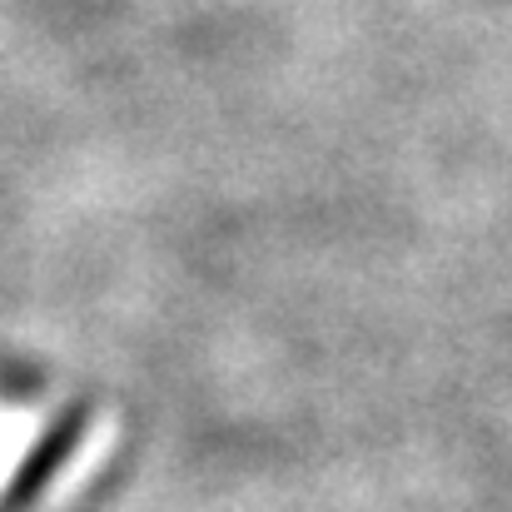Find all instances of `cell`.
<instances>
[{
	"label": "cell",
	"instance_id": "cell-1",
	"mask_svg": "<svg viewBox=\"0 0 512 512\" xmlns=\"http://www.w3.org/2000/svg\"><path fill=\"white\" fill-rule=\"evenodd\" d=\"M80 423H85V413H65V423L35 443V453L15 468L10 488L0 493V512H25L40 493H45V488H50V478H55V473H60V463L70 458V443H75Z\"/></svg>",
	"mask_w": 512,
	"mask_h": 512
}]
</instances>
